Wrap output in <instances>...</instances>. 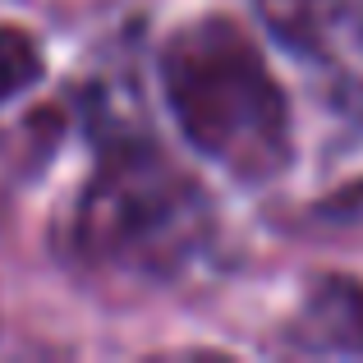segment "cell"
Wrapping results in <instances>:
<instances>
[{
	"label": "cell",
	"mask_w": 363,
	"mask_h": 363,
	"mask_svg": "<svg viewBox=\"0 0 363 363\" xmlns=\"http://www.w3.org/2000/svg\"><path fill=\"white\" fill-rule=\"evenodd\" d=\"M253 9L257 23L285 51L303 55V60H322L331 55V37H336L345 0H253Z\"/></svg>",
	"instance_id": "cell-4"
},
{
	"label": "cell",
	"mask_w": 363,
	"mask_h": 363,
	"mask_svg": "<svg viewBox=\"0 0 363 363\" xmlns=\"http://www.w3.org/2000/svg\"><path fill=\"white\" fill-rule=\"evenodd\" d=\"M152 65L179 143L230 184L272 189L299 166L294 97L240 14L203 9L175 23Z\"/></svg>",
	"instance_id": "cell-2"
},
{
	"label": "cell",
	"mask_w": 363,
	"mask_h": 363,
	"mask_svg": "<svg viewBox=\"0 0 363 363\" xmlns=\"http://www.w3.org/2000/svg\"><path fill=\"white\" fill-rule=\"evenodd\" d=\"M51 74V51L28 23H0V111L37 92Z\"/></svg>",
	"instance_id": "cell-5"
},
{
	"label": "cell",
	"mask_w": 363,
	"mask_h": 363,
	"mask_svg": "<svg viewBox=\"0 0 363 363\" xmlns=\"http://www.w3.org/2000/svg\"><path fill=\"white\" fill-rule=\"evenodd\" d=\"M285 336L303 354L363 359V276H354V272L308 276L299 313L290 318Z\"/></svg>",
	"instance_id": "cell-3"
},
{
	"label": "cell",
	"mask_w": 363,
	"mask_h": 363,
	"mask_svg": "<svg viewBox=\"0 0 363 363\" xmlns=\"http://www.w3.org/2000/svg\"><path fill=\"white\" fill-rule=\"evenodd\" d=\"M216 198L147 129L106 120L92 133V166L55 221L69 267L111 281L170 285L216 244Z\"/></svg>",
	"instance_id": "cell-1"
}]
</instances>
